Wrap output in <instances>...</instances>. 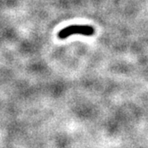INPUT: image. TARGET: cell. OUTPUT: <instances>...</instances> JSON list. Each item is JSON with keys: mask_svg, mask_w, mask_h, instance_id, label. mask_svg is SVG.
<instances>
[{"mask_svg": "<svg viewBox=\"0 0 148 148\" xmlns=\"http://www.w3.org/2000/svg\"><path fill=\"white\" fill-rule=\"evenodd\" d=\"M95 29L89 25H71L59 31L58 38L61 39L67 38L68 37L75 34H80L83 36H93Z\"/></svg>", "mask_w": 148, "mask_h": 148, "instance_id": "cell-1", "label": "cell"}]
</instances>
